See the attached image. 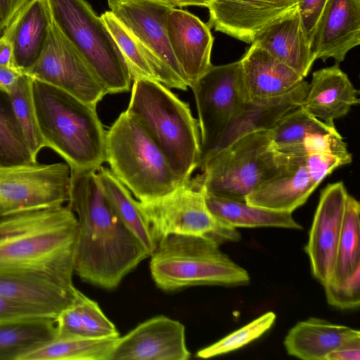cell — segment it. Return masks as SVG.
<instances>
[{
	"instance_id": "obj_22",
	"label": "cell",
	"mask_w": 360,
	"mask_h": 360,
	"mask_svg": "<svg viewBox=\"0 0 360 360\" xmlns=\"http://www.w3.org/2000/svg\"><path fill=\"white\" fill-rule=\"evenodd\" d=\"M359 91L339 63L316 70L300 107L321 121L334 124L359 103Z\"/></svg>"
},
{
	"instance_id": "obj_31",
	"label": "cell",
	"mask_w": 360,
	"mask_h": 360,
	"mask_svg": "<svg viewBox=\"0 0 360 360\" xmlns=\"http://www.w3.org/2000/svg\"><path fill=\"white\" fill-rule=\"evenodd\" d=\"M37 162L15 115L9 94L0 89V168Z\"/></svg>"
},
{
	"instance_id": "obj_11",
	"label": "cell",
	"mask_w": 360,
	"mask_h": 360,
	"mask_svg": "<svg viewBox=\"0 0 360 360\" xmlns=\"http://www.w3.org/2000/svg\"><path fill=\"white\" fill-rule=\"evenodd\" d=\"M191 88L198 114L200 162L220 139L231 119L250 99L240 60L212 65Z\"/></svg>"
},
{
	"instance_id": "obj_40",
	"label": "cell",
	"mask_w": 360,
	"mask_h": 360,
	"mask_svg": "<svg viewBox=\"0 0 360 360\" xmlns=\"http://www.w3.org/2000/svg\"><path fill=\"white\" fill-rule=\"evenodd\" d=\"M56 335L88 336L84 327L79 309L75 301L56 318Z\"/></svg>"
},
{
	"instance_id": "obj_35",
	"label": "cell",
	"mask_w": 360,
	"mask_h": 360,
	"mask_svg": "<svg viewBox=\"0 0 360 360\" xmlns=\"http://www.w3.org/2000/svg\"><path fill=\"white\" fill-rule=\"evenodd\" d=\"M120 49L129 69L131 78L155 79L138 43L127 28L112 13L105 11L100 16Z\"/></svg>"
},
{
	"instance_id": "obj_21",
	"label": "cell",
	"mask_w": 360,
	"mask_h": 360,
	"mask_svg": "<svg viewBox=\"0 0 360 360\" xmlns=\"http://www.w3.org/2000/svg\"><path fill=\"white\" fill-rule=\"evenodd\" d=\"M77 288L33 273L0 268V296L57 316L75 301Z\"/></svg>"
},
{
	"instance_id": "obj_39",
	"label": "cell",
	"mask_w": 360,
	"mask_h": 360,
	"mask_svg": "<svg viewBox=\"0 0 360 360\" xmlns=\"http://www.w3.org/2000/svg\"><path fill=\"white\" fill-rule=\"evenodd\" d=\"M328 0H297V11L307 40L311 44Z\"/></svg>"
},
{
	"instance_id": "obj_3",
	"label": "cell",
	"mask_w": 360,
	"mask_h": 360,
	"mask_svg": "<svg viewBox=\"0 0 360 360\" xmlns=\"http://www.w3.org/2000/svg\"><path fill=\"white\" fill-rule=\"evenodd\" d=\"M32 94L44 147L58 153L70 169L98 171L105 162L106 131L96 107L34 78Z\"/></svg>"
},
{
	"instance_id": "obj_14",
	"label": "cell",
	"mask_w": 360,
	"mask_h": 360,
	"mask_svg": "<svg viewBox=\"0 0 360 360\" xmlns=\"http://www.w3.org/2000/svg\"><path fill=\"white\" fill-rule=\"evenodd\" d=\"M347 193L342 181L330 184L321 191L304 248L312 275L322 285L334 276Z\"/></svg>"
},
{
	"instance_id": "obj_29",
	"label": "cell",
	"mask_w": 360,
	"mask_h": 360,
	"mask_svg": "<svg viewBox=\"0 0 360 360\" xmlns=\"http://www.w3.org/2000/svg\"><path fill=\"white\" fill-rule=\"evenodd\" d=\"M55 318L40 316L0 321V360H19L56 333Z\"/></svg>"
},
{
	"instance_id": "obj_16",
	"label": "cell",
	"mask_w": 360,
	"mask_h": 360,
	"mask_svg": "<svg viewBox=\"0 0 360 360\" xmlns=\"http://www.w3.org/2000/svg\"><path fill=\"white\" fill-rule=\"evenodd\" d=\"M297 0H212L207 25L248 44L297 8Z\"/></svg>"
},
{
	"instance_id": "obj_9",
	"label": "cell",
	"mask_w": 360,
	"mask_h": 360,
	"mask_svg": "<svg viewBox=\"0 0 360 360\" xmlns=\"http://www.w3.org/2000/svg\"><path fill=\"white\" fill-rule=\"evenodd\" d=\"M139 206L157 243L169 234L207 236L219 245L237 242L241 238L236 228L213 215L202 191L191 179L162 198L149 202L139 201Z\"/></svg>"
},
{
	"instance_id": "obj_46",
	"label": "cell",
	"mask_w": 360,
	"mask_h": 360,
	"mask_svg": "<svg viewBox=\"0 0 360 360\" xmlns=\"http://www.w3.org/2000/svg\"><path fill=\"white\" fill-rule=\"evenodd\" d=\"M172 8L195 6L208 8L212 0H160Z\"/></svg>"
},
{
	"instance_id": "obj_43",
	"label": "cell",
	"mask_w": 360,
	"mask_h": 360,
	"mask_svg": "<svg viewBox=\"0 0 360 360\" xmlns=\"http://www.w3.org/2000/svg\"><path fill=\"white\" fill-rule=\"evenodd\" d=\"M31 0H0V37Z\"/></svg>"
},
{
	"instance_id": "obj_25",
	"label": "cell",
	"mask_w": 360,
	"mask_h": 360,
	"mask_svg": "<svg viewBox=\"0 0 360 360\" xmlns=\"http://www.w3.org/2000/svg\"><path fill=\"white\" fill-rule=\"evenodd\" d=\"M52 22L46 0H31L6 31L13 48L14 66L22 72L37 61L46 41Z\"/></svg>"
},
{
	"instance_id": "obj_26",
	"label": "cell",
	"mask_w": 360,
	"mask_h": 360,
	"mask_svg": "<svg viewBox=\"0 0 360 360\" xmlns=\"http://www.w3.org/2000/svg\"><path fill=\"white\" fill-rule=\"evenodd\" d=\"M359 335L358 330L311 317L295 324L283 345L290 356L304 360H326L342 342Z\"/></svg>"
},
{
	"instance_id": "obj_30",
	"label": "cell",
	"mask_w": 360,
	"mask_h": 360,
	"mask_svg": "<svg viewBox=\"0 0 360 360\" xmlns=\"http://www.w3.org/2000/svg\"><path fill=\"white\" fill-rule=\"evenodd\" d=\"M104 192L117 216L136 236L150 256L157 246L150 226L130 191L116 178L110 169L101 167L98 170Z\"/></svg>"
},
{
	"instance_id": "obj_32",
	"label": "cell",
	"mask_w": 360,
	"mask_h": 360,
	"mask_svg": "<svg viewBox=\"0 0 360 360\" xmlns=\"http://www.w3.org/2000/svg\"><path fill=\"white\" fill-rule=\"evenodd\" d=\"M359 216V202L347 193L338 246L335 269L331 281L344 278L360 266Z\"/></svg>"
},
{
	"instance_id": "obj_33",
	"label": "cell",
	"mask_w": 360,
	"mask_h": 360,
	"mask_svg": "<svg viewBox=\"0 0 360 360\" xmlns=\"http://www.w3.org/2000/svg\"><path fill=\"white\" fill-rule=\"evenodd\" d=\"M335 130L334 124L321 121L299 106L283 115L269 133L274 146L280 147L301 143L311 134Z\"/></svg>"
},
{
	"instance_id": "obj_7",
	"label": "cell",
	"mask_w": 360,
	"mask_h": 360,
	"mask_svg": "<svg viewBox=\"0 0 360 360\" xmlns=\"http://www.w3.org/2000/svg\"><path fill=\"white\" fill-rule=\"evenodd\" d=\"M288 163L286 155L274 146L269 131L246 134L207 160L192 182L204 192L245 201L266 179Z\"/></svg>"
},
{
	"instance_id": "obj_20",
	"label": "cell",
	"mask_w": 360,
	"mask_h": 360,
	"mask_svg": "<svg viewBox=\"0 0 360 360\" xmlns=\"http://www.w3.org/2000/svg\"><path fill=\"white\" fill-rule=\"evenodd\" d=\"M287 156L288 165L250 193L245 198L247 203L292 213L306 202L319 185L311 177L299 156Z\"/></svg>"
},
{
	"instance_id": "obj_44",
	"label": "cell",
	"mask_w": 360,
	"mask_h": 360,
	"mask_svg": "<svg viewBox=\"0 0 360 360\" xmlns=\"http://www.w3.org/2000/svg\"><path fill=\"white\" fill-rule=\"evenodd\" d=\"M22 73L15 68L0 66V89L9 94Z\"/></svg>"
},
{
	"instance_id": "obj_4",
	"label": "cell",
	"mask_w": 360,
	"mask_h": 360,
	"mask_svg": "<svg viewBox=\"0 0 360 360\" xmlns=\"http://www.w3.org/2000/svg\"><path fill=\"white\" fill-rule=\"evenodd\" d=\"M126 112L146 131L166 158L180 185L198 167L200 132L187 103L150 79L134 80Z\"/></svg>"
},
{
	"instance_id": "obj_24",
	"label": "cell",
	"mask_w": 360,
	"mask_h": 360,
	"mask_svg": "<svg viewBox=\"0 0 360 360\" xmlns=\"http://www.w3.org/2000/svg\"><path fill=\"white\" fill-rule=\"evenodd\" d=\"M252 44L262 48L304 78L316 60L302 30L297 7L266 28Z\"/></svg>"
},
{
	"instance_id": "obj_2",
	"label": "cell",
	"mask_w": 360,
	"mask_h": 360,
	"mask_svg": "<svg viewBox=\"0 0 360 360\" xmlns=\"http://www.w3.org/2000/svg\"><path fill=\"white\" fill-rule=\"evenodd\" d=\"M77 235L68 205L1 216L0 268L73 285Z\"/></svg>"
},
{
	"instance_id": "obj_45",
	"label": "cell",
	"mask_w": 360,
	"mask_h": 360,
	"mask_svg": "<svg viewBox=\"0 0 360 360\" xmlns=\"http://www.w3.org/2000/svg\"><path fill=\"white\" fill-rule=\"evenodd\" d=\"M0 66L15 68L12 44L6 31L0 37Z\"/></svg>"
},
{
	"instance_id": "obj_37",
	"label": "cell",
	"mask_w": 360,
	"mask_h": 360,
	"mask_svg": "<svg viewBox=\"0 0 360 360\" xmlns=\"http://www.w3.org/2000/svg\"><path fill=\"white\" fill-rule=\"evenodd\" d=\"M75 302L78 305L86 335L98 338L120 337L115 326L105 316L98 303L77 290Z\"/></svg>"
},
{
	"instance_id": "obj_12",
	"label": "cell",
	"mask_w": 360,
	"mask_h": 360,
	"mask_svg": "<svg viewBox=\"0 0 360 360\" xmlns=\"http://www.w3.org/2000/svg\"><path fill=\"white\" fill-rule=\"evenodd\" d=\"M70 181L63 162L0 168V217L63 206L70 200Z\"/></svg>"
},
{
	"instance_id": "obj_38",
	"label": "cell",
	"mask_w": 360,
	"mask_h": 360,
	"mask_svg": "<svg viewBox=\"0 0 360 360\" xmlns=\"http://www.w3.org/2000/svg\"><path fill=\"white\" fill-rule=\"evenodd\" d=\"M327 302L340 309H354L360 304V266L349 276L323 285Z\"/></svg>"
},
{
	"instance_id": "obj_6",
	"label": "cell",
	"mask_w": 360,
	"mask_h": 360,
	"mask_svg": "<svg viewBox=\"0 0 360 360\" xmlns=\"http://www.w3.org/2000/svg\"><path fill=\"white\" fill-rule=\"evenodd\" d=\"M105 155L110 171L140 202L158 199L181 186L162 152L126 111L105 131Z\"/></svg>"
},
{
	"instance_id": "obj_41",
	"label": "cell",
	"mask_w": 360,
	"mask_h": 360,
	"mask_svg": "<svg viewBox=\"0 0 360 360\" xmlns=\"http://www.w3.org/2000/svg\"><path fill=\"white\" fill-rule=\"evenodd\" d=\"M40 316L56 319L46 311L0 296V321Z\"/></svg>"
},
{
	"instance_id": "obj_5",
	"label": "cell",
	"mask_w": 360,
	"mask_h": 360,
	"mask_svg": "<svg viewBox=\"0 0 360 360\" xmlns=\"http://www.w3.org/2000/svg\"><path fill=\"white\" fill-rule=\"evenodd\" d=\"M150 269L155 285L174 291L198 285H247L248 271L207 236L169 234L162 237L150 255Z\"/></svg>"
},
{
	"instance_id": "obj_27",
	"label": "cell",
	"mask_w": 360,
	"mask_h": 360,
	"mask_svg": "<svg viewBox=\"0 0 360 360\" xmlns=\"http://www.w3.org/2000/svg\"><path fill=\"white\" fill-rule=\"evenodd\" d=\"M202 192L213 215L232 227L302 229L294 219L292 213L266 209L251 205L246 201L227 199Z\"/></svg>"
},
{
	"instance_id": "obj_23",
	"label": "cell",
	"mask_w": 360,
	"mask_h": 360,
	"mask_svg": "<svg viewBox=\"0 0 360 360\" xmlns=\"http://www.w3.org/2000/svg\"><path fill=\"white\" fill-rule=\"evenodd\" d=\"M240 60L250 100L284 95L304 80L298 72L254 44Z\"/></svg>"
},
{
	"instance_id": "obj_34",
	"label": "cell",
	"mask_w": 360,
	"mask_h": 360,
	"mask_svg": "<svg viewBox=\"0 0 360 360\" xmlns=\"http://www.w3.org/2000/svg\"><path fill=\"white\" fill-rule=\"evenodd\" d=\"M33 78L23 72L9 93L15 115L23 131L34 157L44 147L33 103L32 82Z\"/></svg>"
},
{
	"instance_id": "obj_1",
	"label": "cell",
	"mask_w": 360,
	"mask_h": 360,
	"mask_svg": "<svg viewBox=\"0 0 360 360\" xmlns=\"http://www.w3.org/2000/svg\"><path fill=\"white\" fill-rule=\"evenodd\" d=\"M69 207L76 213L75 273L107 290L150 255L126 226L107 198L96 171L70 169Z\"/></svg>"
},
{
	"instance_id": "obj_28",
	"label": "cell",
	"mask_w": 360,
	"mask_h": 360,
	"mask_svg": "<svg viewBox=\"0 0 360 360\" xmlns=\"http://www.w3.org/2000/svg\"><path fill=\"white\" fill-rule=\"evenodd\" d=\"M117 339L56 335L19 360H109Z\"/></svg>"
},
{
	"instance_id": "obj_19",
	"label": "cell",
	"mask_w": 360,
	"mask_h": 360,
	"mask_svg": "<svg viewBox=\"0 0 360 360\" xmlns=\"http://www.w3.org/2000/svg\"><path fill=\"white\" fill-rule=\"evenodd\" d=\"M360 44V0H328L317 25L311 51L316 59L340 63Z\"/></svg>"
},
{
	"instance_id": "obj_15",
	"label": "cell",
	"mask_w": 360,
	"mask_h": 360,
	"mask_svg": "<svg viewBox=\"0 0 360 360\" xmlns=\"http://www.w3.org/2000/svg\"><path fill=\"white\" fill-rule=\"evenodd\" d=\"M190 356L184 326L159 315L117 338L109 360H186Z\"/></svg>"
},
{
	"instance_id": "obj_13",
	"label": "cell",
	"mask_w": 360,
	"mask_h": 360,
	"mask_svg": "<svg viewBox=\"0 0 360 360\" xmlns=\"http://www.w3.org/2000/svg\"><path fill=\"white\" fill-rule=\"evenodd\" d=\"M25 73L94 107L108 94L53 20L39 58Z\"/></svg>"
},
{
	"instance_id": "obj_17",
	"label": "cell",
	"mask_w": 360,
	"mask_h": 360,
	"mask_svg": "<svg viewBox=\"0 0 360 360\" xmlns=\"http://www.w3.org/2000/svg\"><path fill=\"white\" fill-rule=\"evenodd\" d=\"M166 31L172 53L191 87L212 65L214 37L210 28L188 11L172 8L167 15Z\"/></svg>"
},
{
	"instance_id": "obj_10",
	"label": "cell",
	"mask_w": 360,
	"mask_h": 360,
	"mask_svg": "<svg viewBox=\"0 0 360 360\" xmlns=\"http://www.w3.org/2000/svg\"><path fill=\"white\" fill-rule=\"evenodd\" d=\"M112 13L132 34L156 81L186 91L188 84L170 48L166 18L173 8L160 0H108Z\"/></svg>"
},
{
	"instance_id": "obj_18",
	"label": "cell",
	"mask_w": 360,
	"mask_h": 360,
	"mask_svg": "<svg viewBox=\"0 0 360 360\" xmlns=\"http://www.w3.org/2000/svg\"><path fill=\"white\" fill-rule=\"evenodd\" d=\"M309 89V84L303 80L284 95L248 101L231 119L220 139L200 160L198 167L238 139L254 131L271 130L283 115L300 106Z\"/></svg>"
},
{
	"instance_id": "obj_8",
	"label": "cell",
	"mask_w": 360,
	"mask_h": 360,
	"mask_svg": "<svg viewBox=\"0 0 360 360\" xmlns=\"http://www.w3.org/2000/svg\"><path fill=\"white\" fill-rule=\"evenodd\" d=\"M53 22L107 94L127 92L128 65L103 21L85 0H46Z\"/></svg>"
},
{
	"instance_id": "obj_36",
	"label": "cell",
	"mask_w": 360,
	"mask_h": 360,
	"mask_svg": "<svg viewBox=\"0 0 360 360\" xmlns=\"http://www.w3.org/2000/svg\"><path fill=\"white\" fill-rule=\"evenodd\" d=\"M276 318L273 311L266 312L215 343L198 351L197 356L207 359L238 349L265 333L272 327Z\"/></svg>"
},
{
	"instance_id": "obj_42",
	"label": "cell",
	"mask_w": 360,
	"mask_h": 360,
	"mask_svg": "<svg viewBox=\"0 0 360 360\" xmlns=\"http://www.w3.org/2000/svg\"><path fill=\"white\" fill-rule=\"evenodd\" d=\"M360 335L342 342L332 351L326 360H359Z\"/></svg>"
}]
</instances>
